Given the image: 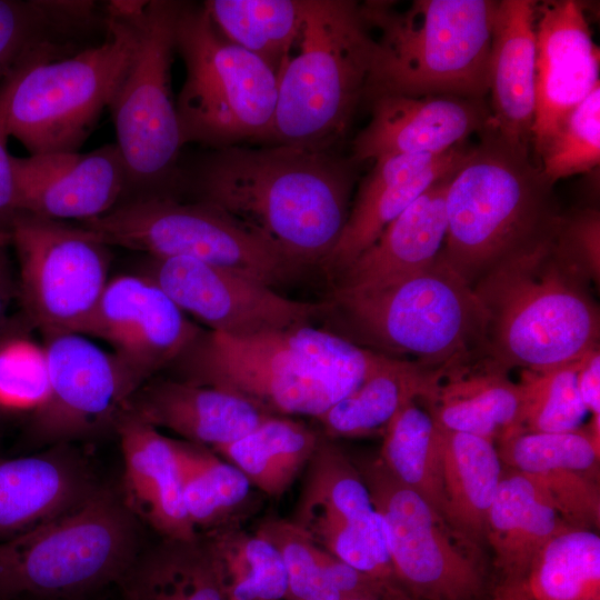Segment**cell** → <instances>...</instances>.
<instances>
[{"instance_id": "3957f363", "label": "cell", "mask_w": 600, "mask_h": 600, "mask_svg": "<svg viewBox=\"0 0 600 600\" xmlns=\"http://www.w3.org/2000/svg\"><path fill=\"white\" fill-rule=\"evenodd\" d=\"M556 219L472 286L486 318L484 357L504 370L541 371L599 347L598 306L556 251Z\"/></svg>"}, {"instance_id": "8fae6325", "label": "cell", "mask_w": 600, "mask_h": 600, "mask_svg": "<svg viewBox=\"0 0 600 600\" xmlns=\"http://www.w3.org/2000/svg\"><path fill=\"white\" fill-rule=\"evenodd\" d=\"M107 246L149 257H186L233 270L274 287L299 266L267 240L212 204L144 193L121 200L107 213L79 221Z\"/></svg>"}, {"instance_id": "ee69618b", "label": "cell", "mask_w": 600, "mask_h": 600, "mask_svg": "<svg viewBox=\"0 0 600 600\" xmlns=\"http://www.w3.org/2000/svg\"><path fill=\"white\" fill-rule=\"evenodd\" d=\"M3 326L0 328V409L33 412L49 391L44 347L19 331L4 330Z\"/></svg>"}, {"instance_id": "d6986e66", "label": "cell", "mask_w": 600, "mask_h": 600, "mask_svg": "<svg viewBox=\"0 0 600 600\" xmlns=\"http://www.w3.org/2000/svg\"><path fill=\"white\" fill-rule=\"evenodd\" d=\"M600 51L582 4L538 2L536 109L531 146L539 156L569 113L600 84Z\"/></svg>"}, {"instance_id": "ffe728a7", "label": "cell", "mask_w": 600, "mask_h": 600, "mask_svg": "<svg viewBox=\"0 0 600 600\" xmlns=\"http://www.w3.org/2000/svg\"><path fill=\"white\" fill-rule=\"evenodd\" d=\"M20 212L63 221L102 216L124 199L128 173L117 144L87 153L12 156Z\"/></svg>"}, {"instance_id": "52a82bcc", "label": "cell", "mask_w": 600, "mask_h": 600, "mask_svg": "<svg viewBox=\"0 0 600 600\" xmlns=\"http://www.w3.org/2000/svg\"><path fill=\"white\" fill-rule=\"evenodd\" d=\"M148 1H109L102 41L22 67L7 110L9 134L30 154L78 152L133 58Z\"/></svg>"}, {"instance_id": "f5cc1de1", "label": "cell", "mask_w": 600, "mask_h": 600, "mask_svg": "<svg viewBox=\"0 0 600 600\" xmlns=\"http://www.w3.org/2000/svg\"><path fill=\"white\" fill-rule=\"evenodd\" d=\"M0 411H1V409H0Z\"/></svg>"}, {"instance_id": "d4e9b609", "label": "cell", "mask_w": 600, "mask_h": 600, "mask_svg": "<svg viewBox=\"0 0 600 600\" xmlns=\"http://www.w3.org/2000/svg\"><path fill=\"white\" fill-rule=\"evenodd\" d=\"M98 489L84 460L66 443L0 458V542L74 510Z\"/></svg>"}, {"instance_id": "4dcf8cb0", "label": "cell", "mask_w": 600, "mask_h": 600, "mask_svg": "<svg viewBox=\"0 0 600 600\" xmlns=\"http://www.w3.org/2000/svg\"><path fill=\"white\" fill-rule=\"evenodd\" d=\"M568 527L537 479L514 470L503 472L484 538L507 580L524 581L540 550Z\"/></svg>"}, {"instance_id": "30bf717a", "label": "cell", "mask_w": 600, "mask_h": 600, "mask_svg": "<svg viewBox=\"0 0 600 600\" xmlns=\"http://www.w3.org/2000/svg\"><path fill=\"white\" fill-rule=\"evenodd\" d=\"M138 556L136 516L99 488L74 510L0 542V600L77 594L120 581Z\"/></svg>"}, {"instance_id": "4316f807", "label": "cell", "mask_w": 600, "mask_h": 600, "mask_svg": "<svg viewBox=\"0 0 600 600\" xmlns=\"http://www.w3.org/2000/svg\"><path fill=\"white\" fill-rule=\"evenodd\" d=\"M114 426L124 463L126 506L164 540L199 539L183 504L173 439L128 407Z\"/></svg>"}, {"instance_id": "7dc6e473", "label": "cell", "mask_w": 600, "mask_h": 600, "mask_svg": "<svg viewBox=\"0 0 600 600\" xmlns=\"http://www.w3.org/2000/svg\"><path fill=\"white\" fill-rule=\"evenodd\" d=\"M577 386L583 406L591 412L588 426L591 433L600 439V350L599 347L586 352L579 359Z\"/></svg>"}, {"instance_id": "8992f818", "label": "cell", "mask_w": 600, "mask_h": 600, "mask_svg": "<svg viewBox=\"0 0 600 600\" xmlns=\"http://www.w3.org/2000/svg\"><path fill=\"white\" fill-rule=\"evenodd\" d=\"M551 188L529 156L487 127L450 180L440 259L472 287L550 228Z\"/></svg>"}, {"instance_id": "9c48e42d", "label": "cell", "mask_w": 600, "mask_h": 600, "mask_svg": "<svg viewBox=\"0 0 600 600\" xmlns=\"http://www.w3.org/2000/svg\"><path fill=\"white\" fill-rule=\"evenodd\" d=\"M174 43L186 67L176 100L183 144L217 150L246 141L271 143L278 73L227 40L203 3L181 2Z\"/></svg>"}, {"instance_id": "f1b7e54d", "label": "cell", "mask_w": 600, "mask_h": 600, "mask_svg": "<svg viewBox=\"0 0 600 600\" xmlns=\"http://www.w3.org/2000/svg\"><path fill=\"white\" fill-rule=\"evenodd\" d=\"M107 26L106 7L87 0H0V84L26 63L69 57Z\"/></svg>"}, {"instance_id": "ac0fdd59", "label": "cell", "mask_w": 600, "mask_h": 600, "mask_svg": "<svg viewBox=\"0 0 600 600\" xmlns=\"http://www.w3.org/2000/svg\"><path fill=\"white\" fill-rule=\"evenodd\" d=\"M201 332L156 282L140 273L109 280L83 334L107 341L143 386Z\"/></svg>"}, {"instance_id": "f6af8a7d", "label": "cell", "mask_w": 600, "mask_h": 600, "mask_svg": "<svg viewBox=\"0 0 600 600\" xmlns=\"http://www.w3.org/2000/svg\"><path fill=\"white\" fill-rule=\"evenodd\" d=\"M554 248L559 257L588 283L600 282V212L596 208L558 214Z\"/></svg>"}, {"instance_id": "5b68a950", "label": "cell", "mask_w": 600, "mask_h": 600, "mask_svg": "<svg viewBox=\"0 0 600 600\" xmlns=\"http://www.w3.org/2000/svg\"><path fill=\"white\" fill-rule=\"evenodd\" d=\"M292 49L278 73L271 143L332 150L364 101L374 57L360 3L303 0Z\"/></svg>"}, {"instance_id": "74e56055", "label": "cell", "mask_w": 600, "mask_h": 600, "mask_svg": "<svg viewBox=\"0 0 600 600\" xmlns=\"http://www.w3.org/2000/svg\"><path fill=\"white\" fill-rule=\"evenodd\" d=\"M202 540L228 600H288L283 561L264 537L221 526Z\"/></svg>"}, {"instance_id": "603a6c76", "label": "cell", "mask_w": 600, "mask_h": 600, "mask_svg": "<svg viewBox=\"0 0 600 600\" xmlns=\"http://www.w3.org/2000/svg\"><path fill=\"white\" fill-rule=\"evenodd\" d=\"M471 149L463 142L442 153L397 154L373 161L324 268L340 273L430 186L457 170Z\"/></svg>"}, {"instance_id": "83f0119b", "label": "cell", "mask_w": 600, "mask_h": 600, "mask_svg": "<svg viewBox=\"0 0 600 600\" xmlns=\"http://www.w3.org/2000/svg\"><path fill=\"white\" fill-rule=\"evenodd\" d=\"M457 170L436 181L391 221L380 236L339 273L340 280L336 289H379L430 267L444 243L446 196Z\"/></svg>"}, {"instance_id": "7402d4cb", "label": "cell", "mask_w": 600, "mask_h": 600, "mask_svg": "<svg viewBox=\"0 0 600 600\" xmlns=\"http://www.w3.org/2000/svg\"><path fill=\"white\" fill-rule=\"evenodd\" d=\"M501 462L537 479L570 527L600 526V440L589 428L566 432H518L498 442Z\"/></svg>"}, {"instance_id": "816d5d0a", "label": "cell", "mask_w": 600, "mask_h": 600, "mask_svg": "<svg viewBox=\"0 0 600 600\" xmlns=\"http://www.w3.org/2000/svg\"><path fill=\"white\" fill-rule=\"evenodd\" d=\"M350 600H366V599H350Z\"/></svg>"}, {"instance_id": "f907efd6", "label": "cell", "mask_w": 600, "mask_h": 600, "mask_svg": "<svg viewBox=\"0 0 600 600\" xmlns=\"http://www.w3.org/2000/svg\"><path fill=\"white\" fill-rule=\"evenodd\" d=\"M11 241V236L8 233L0 232V247L1 246H9Z\"/></svg>"}, {"instance_id": "cb8c5ba5", "label": "cell", "mask_w": 600, "mask_h": 600, "mask_svg": "<svg viewBox=\"0 0 600 600\" xmlns=\"http://www.w3.org/2000/svg\"><path fill=\"white\" fill-rule=\"evenodd\" d=\"M537 6L534 0L498 1L489 60L488 128L524 156L536 109Z\"/></svg>"}, {"instance_id": "2e32d148", "label": "cell", "mask_w": 600, "mask_h": 600, "mask_svg": "<svg viewBox=\"0 0 600 600\" xmlns=\"http://www.w3.org/2000/svg\"><path fill=\"white\" fill-rule=\"evenodd\" d=\"M49 391L32 412L29 433L40 443H67L116 424L141 384L126 364L83 334H43Z\"/></svg>"}, {"instance_id": "6da1fadb", "label": "cell", "mask_w": 600, "mask_h": 600, "mask_svg": "<svg viewBox=\"0 0 600 600\" xmlns=\"http://www.w3.org/2000/svg\"><path fill=\"white\" fill-rule=\"evenodd\" d=\"M351 157L271 143L211 150L180 169L202 201L253 231L299 267L323 263L346 224L357 167Z\"/></svg>"}, {"instance_id": "1f68e13d", "label": "cell", "mask_w": 600, "mask_h": 600, "mask_svg": "<svg viewBox=\"0 0 600 600\" xmlns=\"http://www.w3.org/2000/svg\"><path fill=\"white\" fill-rule=\"evenodd\" d=\"M256 532L281 556L288 600H407V594L366 574L317 544L292 521L268 519Z\"/></svg>"}, {"instance_id": "836d02e7", "label": "cell", "mask_w": 600, "mask_h": 600, "mask_svg": "<svg viewBox=\"0 0 600 600\" xmlns=\"http://www.w3.org/2000/svg\"><path fill=\"white\" fill-rule=\"evenodd\" d=\"M441 428V427H440ZM443 519L469 540L486 537L487 518L503 476L496 443L441 428Z\"/></svg>"}, {"instance_id": "e575fe53", "label": "cell", "mask_w": 600, "mask_h": 600, "mask_svg": "<svg viewBox=\"0 0 600 600\" xmlns=\"http://www.w3.org/2000/svg\"><path fill=\"white\" fill-rule=\"evenodd\" d=\"M120 582L123 600H228L201 537L163 540L138 556Z\"/></svg>"}, {"instance_id": "bcb514c9", "label": "cell", "mask_w": 600, "mask_h": 600, "mask_svg": "<svg viewBox=\"0 0 600 600\" xmlns=\"http://www.w3.org/2000/svg\"><path fill=\"white\" fill-rule=\"evenodd\" d=\"M22 67L0 84V232L8 234H10L11 227L21 212L18 206L12 156L7 147L10 137L7 126V110L12 88Z\"/></svg>"}, {"instance_id": "60d3db41", "label": "cell", "mask_w": 600, "mask_h": 600, "mask_svg": "<svg viewBox=\"0 0 600 600\" xmlns=\"http://www.w3.org/2000/svg\"><path fill=\"white\" fill-rule=\"evenodd\" d=\"M531 600H600V538L568 527L537 554L524 579Z\"/></svg>"}, {"instance_id": "f35d334b", "label": "cell", "mask_w": 600, "mask_h": 600, "mask_svg": "<svg viewBox=\"0 0 600 600\" xmlns=\"http://www.w3.org/2000/svg\"><path fill=\"white\" fill-rule=\"evenodd\" d=\"M203 6L227 40L279 73L298 38L303 0H207Z\"/></svg>"}, {"instance_id": "9a60e30c", "label": "cell", "mask_w": 600, "mask_h": 600, "mask_svg": "<svg viewBox=\"0 0 600 600\" xmlns=\"http://www.w3.org/2000/svg\"><path fill=\"white\" fill-rule=\"evenodd\" d=\"M291 521L338 559L402 590L369 490L352 459L326 436L320 434L307 463Z\"/></svg>"}, {"instance_id": "5bb4252c", "label": "cell", "mask_w": 600, "mask_h": 600, "mask_svg": "<svg viewBox=\"0 0 600 600\" xmlns=\"http://www.w3.org/2000/svg\"><path fill=\"white\" fill-rule=\"evenodd\" d=\"M352 461L382 519L393 571L408 596L413 600L479 597L483 588L481 569L453 543L444 519L396 479L379 457Z\"/></svg>"}, {"instance_id": "7bdbcfd3", "label": "cell", "mask_w": 600, "mask_h": 600, "mask_svg": "<svg viewBox=\"0 0 600 600\" xmlns=\"http://www.w3.org/2000/svg\"><path fill=\"white\" fill-rule=\"evenodd\" d=\"M539 158L540 172L551 186L599 166L600 84L569 113Z\"/></svg>"}, {"instance_id": "484cf974", "label": "cell", "mask_w": 600, "mask_h": 600, "mask_svg": "<svg viewBox=\"0 0 600 600\" xmlns=\"http://www.w3.org/2000/svg\"><path fill=\"white\" fill-rule=\"evenodd\" d=\"M128 408L154 428L210 449L242 438L274 416L239 393L181 379L141 386Z\"/></svg>"}, {"instance_id": "7c38bea8", "label": "cell", "mask_w": 600, "mask_h": 600, "mask_svg": "<svg viewBox=\"0 0 600 600\" xmlns=\"http://www.w3.org/2000/svg\"><path fill=\"white\" fill-rule=\"evenodd\" d=\"M181 1L150 0L133 58L109 106L127 173L124 198L178 186L181 138L171 92L176 22Z\"/></svg>"}, {"instance_id": "d590c367", "label": "cell", "mask_w": 600, "mask_h": 600, "mask_svg": "<svg viewBox=\"0 0 600 600\" xmlns=\"http://www.w3.org/2000/svg\"><path fill=\"white\" fill-rule=\"evenodd\" d=\"M319 437L307 426L274 414L242 438L212 450L238 468L251 486L280 497L308 463Z\"/></svg>"}, {"instance_id": "8d00e7d4", "label": "cell", "mask_w": 600, "mask_h": 600, "mask_svg": "<svg viewBox=\"0 0 600 600\" xmlns=\"http://www.w3.org/2000/svg\"><path fill=\"white\" fill-rule=\"evenodd\" d=\"M379 458L401 483L420 494L442 518L441 428L428 409L413 400L388 423Z\"/></svg>"}, {"instance_id": "ba28073f", "label": "cell", "mask_w": 600, "mask_h": 600, "mask_svg": "<svg viewBox=\"0 0 600 600\" xmlns=\"http://www.w3.org/2000/svg\"><path fill=\"white\" fill-rule=\"evenodd\" d=\"M330 309L362 344L397 358L451 369L484 357L486 318L472 287L438 256L390 286L333 291ZM399 359V358H397Z\"/></svg>"}, {"instance_id": "ab89813d", "label": "cell", "mask_w": 600, "mask_h": 600, "mask_svg": "<svg viewBox=\"0 0 600 600\" xmlns=\"http://www.w3.org/2000/svg\"><path fill=\"white\" fill-rule=\"evenodd\" d=\"M173 447L182 500L192 526L198 533L199 529L221 527L249 497V480L208 447L182 439H173Z\"/></svg>"}, {"instance_id": "c3c4849f", "label": "cell", "mask_w": 600, "mask_h": 600, "mask_svg": "<svg viewBox=\"0 0 600 600\" xmlns=\"http://www.w3.org/2000/svg\"><path fill=\"white\" fill-rule=\"evenodd\" d=\"M7 247H0V328L6 322V313L12 298L18 293Z\"/></svg>"}, {"instance_id": "d6a6232c", "label": "cell", "mask_w": 600, "mask_h": 600, "mask_svg": "<svg viewBox=\"0 0 600 600\" xmlns=\"http://www.w3.org/2000/svg\"><path fill=\"white\" fill-rule=\"evenodd\" d=\"M449 369L393 358L354 391L317 418L328 438L384 432L396 413L413 400H429Z\"/></svg>"}, {"instance_id": "681fc988", "label": "cell", "mask_w": 600, "mask_h": 600, "mask_svg": "<svg viewBox=\"0 0 600 600\" xmlns=\"http://www.w3.org/2000/svg\"><path fill=\"white\" fill-rule=\"evenodd\" d=\"M491 600H531L523 580H504Z\"/></svg>"}, {"instance_id": "7a4b0ae2", "label": "cell", "mask_w": 600, "mask_h": 600, "mask_svg": "<svg viewBox=\"0 0 600 600\" xmlns=\"http://www.w3.org/2000/svg\"><path fill=\"white\" fill-rule=\"evenodd\" d=\"M392 359L308 323L249 337L202 331L173 363L181 380L317 419Z\"/></svg>"}, {"instance_id": "44dd1931", "label": "cell", "mask_w": 600, "mask_h": 600, "mask_svg": "<svg viewBox=\"0 0 600 600\" xmlns=\"http://www.w3.org/2000/svg\"><path fill=\"white\" fill-rule=\"evenodd\" d=\"M370 120L352 141L356 163L397 154L442 153L489 123L484 99L382 94L368 101Z\"/></svg>"}, {"instance_id": "277c9868", "label": "cell", "mask_w": 600, "mask_h": 600, "mask_svg": "<svg viewBox=\"0 0 600 600\" xmlns=\"http://www.w3.org/2000/svg\"><path fill=\"white\" fill-rule=\"evenodd\" d=\"M497 0L360 3L379 31L364 101L382 94L484 99Z\"/></svg>"}, {"instance_id": "4fadbf2b", "label": "cell", "mask_w": 600, "mask_h": 600, "mask_svg": "<svg viewBox=\"0 0 600 600\" xmlns=\"http://www.w3.org/2000/svg\"><path fill=\"white\" fill-rule=\"evenodd\" d=\"M10 236L28 322L42 336L83 334L110 280L109 246L78 224L24 212Z\"/></svg>"}, {"instance_id": "b9f144b4", "label": "cell", "mask_w": 600, "mask_h": 600, "mask_svg": "<svg viewBox=\"0 0 600 600\" xmlns=\"http://www.w3.org/2000/svg\"><path fill=\"white\" fill-rule=\"evenodd\" d=\"M579 360L541 371L523 370L521 432H566L579 429L587 409L577 386Z\"/></svg>"}, {"instance_id": "e0dca14e", "label": "cell", "mask_w": 600, "mask_h": 600, "mask_svg": "<svg viewBox=\"0 0 600 600\" xmlns=\"http://www.w3.org/2000/svg\"><path fill=\"white\" fill-rule=\"evenodd\" d=\"M142 274L210 328L249 337L310 323L328 303L289 299L248 276L186 257H148Z\"/></svg>"}, {"instance_id": "f546056e", "label": "cell", "mask_w": 600, "mask_h": 600, "mask_svg": "<svg viewBox=\"0 0 600 600\" xmlns=\"http://www.w3.org/2000/svg\"><path fill=\"white\" fill-rule=\"evenodd\" d=\"M452 368L427 400L428 411L443 429L499 442L521 432L523 392L507 370L488 358Z\"/></svg>"}]
</instances>
